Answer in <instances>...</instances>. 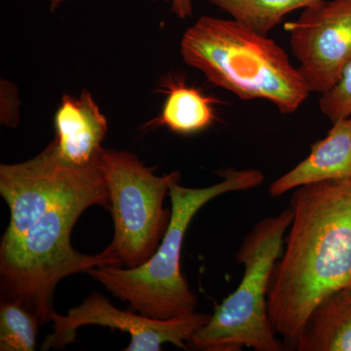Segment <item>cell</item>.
I'll use <instances>...</instances> for the list:
<instances>
[{
	"instance_id": "cell-1",
	"label": "cell",
	"mask_w": 351,
	"mask_h": 351,
	"mask_svg": "<svg viewBox=\"0 0 351 351\" xmlns=\"http://www.w3.org/2000/svg\"><path fill=\"white\" fill-rule=\"evenodd\" d=\"M285 250L270 277V322L295 350L315 307L351 287V178L295 189Z\"/></svg>"
},
{
	"instance_id": "cell-2",
	"label": "cell",
	"mask_w": 351,
	"mask_h": 351,
	"mask_svg": "<svg viewBox=\"0 0 351 351\" xmlns=\"http://www.w3.org/2000/svg\"><path fill=\"white\" fill-rule=\"evenodd\" d=\"M180 52L215 86L269 101L283 114L298 112L311 94L282 46L232 18L202 16L182 34Z\"/></svg>"
},
{
	"instance_id": "cell-3",
	"label": "cell",
	"mask_w": 351,
	"mask_h": 351,
	"mask_svg": "<svg viewBox=\"0 0 351 351\" xmlns=\"http://www.w3.org/2000/svg\"><path fill=\"white\" fill-rule=\"evenodd\" d=\"M98 205L110 211L107 184L66 198L46 209L9 250L0 253V276L5 298L19 302L39 324L55 313L53 294L64 277L104 265L120 267L112 246L98 255H84L71 244L76 221L88 208Z\"/></svg>"
},
{
	"instance_id": "cell-4",
	"label": "cell",
	"mask_w": 351,
	"mask_h": 351,
	"mask_svg": "<svg viewBox=\"0 0 351 351\" xmlns=\"http://www.w3.org/2000/svg\"><path fill=\"white\" fill-rule=\"evenodd\" d=\"M221 176L223 181L208 188H186L179 182L171 186L169 226L147 263L127 269L104 265L87 274L115 297L129 302L134 311L149 317L168 319L195 313L197 298L180 267L182 243L191 219L214 198L230 191H248L265 181L263 173L254 169H226Z\"/></svg>"
},
{
	"instance_id": "cell-5",
	"label": "cell",
	"mask_w": 351,
	"mask_h": 351,
	"mask_svg": "<svg viewBox=\"0 0 351 351\" xmlns=\"http://www.w3.org/2000/svg\"><path fill=\"white\" fill-rule=\"evenodd\" d=\"M287 208L267 217L245 237L237 262L244 276L234 292L215 309L207 324L189 341V348L204 351H239L243 346L257 351L287 350L270 322L267 295L270 277L282 250L284 234L292 223Z\"/></svg>"
},
{
	"instance_id": "cell-6",
	"label": "cell",
	"mask_w": 351,
	"mask_h": 351,
	"mask_svg": "<svg viewBox=\"0 0 351 351\" xmlns=\"http://www.w3.org/2000/svg\"><path fill=\"white\" fill-rule=\"evenodd\" d=\"M100 167L114 223L110 246L122 265L135 269L152 257L167 230L171 213L163 201L181 175L156 176L135 154L115 149H104Z\"/></svg>"
},
{
	"instance_id": "cell-7",
	"label": "cell",
	"mask_w": 351,
	"mask_h": 351,
	"mask_svg": "<svg viewBox=\"0 0 351 351\" xmlns=\"http://www.w3.org/2000/svg\"><path fill=\"white\" fill-rule=\"evenodd\" d=\"M106 184L100 160L75 165L58 154L54 141L34 158L1 164L0 195L10 210L0 253L9 250L46 209L71 196Z\"/></svg>"
},
{
	"instance_id": "cell-8",
	"label": "cell",
	"mask_w": 351,
	"mask_h": 351,
	"mask_svg": "<svg viewBox=\"0 0 351 351\" xmlns=\"http://www.w3.org/2000/svg\"><path fill=\"white\" fill-rule=\"evenodd\" d=\"M211 315L189 313L168 319H158L142 313L121 311L98 293H93L80 306L69 309L66 315L51 316L54 331L43 343V350L62 348L73 343L78 328L100 325L130 334L125 351H159L165 343L189 350V339L207 324Z\"/></svg>"
},
{
	"instance_id": "cell-9",
	"label": "cell",
	"mask_w": 351,
	"mask_h": 351,
	"mask_svg": "<svg viewBox=\"0 0 351 351\" xmlns=\"http://www.w3.org/2000/svg\"><path fill=\"white\" fill-rule=\"evenodd\" d=\"M284 27L311 93L331 89L351 62V0H318Z\"/></svg>"
},
{
	"instance_id": "cell-10",
	"label": "cell",
	"mask_w": 351,
	"mask_h": 351,
	"mask_svg": "<svg viewBox=\"0 0 351 351\" xmlns=\"http://www.w3.org/2000/svg\"><path fill=\"white\" fill-rule=\"evenodd\" d=\"M55 129L53 141L64 161L82 166L100 160L108 121L88 90L78 97L64 95L55 115Z\"/></svg>"
},
{
	"instance_id": "cell-11",
	"label": "cell",
	"mask_w": 351,
	"mask_h": 351,
	"mask_svg": "<svg viewBox=\"0 0 351 351\" xmlns=\"http://www.w3.org/2000/svg\"><path fill=\"white\" fill-rule=\"evenodd\" d=\"M332 124L326 137L313 145L306 158L272 182L271 197L313 182L351 178V117Z\"/></svg>"
},
{
	"instance_id": "cell-12",
	"label": "cell",
	"mask_w": 351,
	"mask_h": 351,
	"mask_svg": "<svg viewBox=\"0 0 351 351\" xmlns=\"http://www.w3.org/2000/svg\"><path fill=\"white\" fill-rule=\"evenodd\" d=\"M161 90L167 95L162 112L147 127L165 126L174 133L191 135L209 128L216 120L219 101L203 94L195 87L188 86L184 80L167 76Z\"/></svg>"
},
{
	"instance_id": "cell-13",
	"label": "cell",
	"mask_w": 351,
	"mask_h": 351,
	"mask_svg": "<svg viewBox=\"0 0 351 351\" xmlns=\"http://www.w3.org/2000/svg\"><path fill=\"white\" fill-rule=\"evenodd\" d=\"M295 350L351 351V287L334 293L315 307Z\"/></svg>"
},
{
	"instance_id": "cell-14",
	"label": "cell",
	"mask_w": 351,
	"mask_h": 351,
	"mask_svg": "<svg viewBox=\"0 0 351 351\" xmlns=\"http://www.w3.org/2000/svg\"><path fill=\"white\" fill-rule=\"evenodd\" d=\"M254 31L269 34L284 18L318 0H206Z\"/></svg>"
},
{
	"instance_id": "cell-15",
	"label": "cell",
	"mask_w": 351,
	"mask_h": 351,
	"mask_svg": "<svg viewBox=\"0 0 351 351\" xmlns=\"http://www.w3.org/2000/svg\"><path fill=\"white\" fill-rule=\"evenodd\" d=\"M38 318L19 302L2 300L0 306V350L34 351L36 348Z\"/></svg>"
},
{
	"instance_id": "cell-16",
	"label": "cell",
	"mask_w": 351,
	"mask_h": 351,
	"mask_svg": "<svg viewBox=\"0 0 351 351\" xmlns=\"http://www.w3.org/2000/svg\"><path fill=\"white\" fill-rule=\"evenodd\" d=\"M320 95V112L332 123L351 117V62L346 64L338 82Z\"/></svg>"
},
{
	"instance_id": "cell-17",
	"label": "cell",
	"mask_w": 351,
	"mask_h": 351,
	"mask_svg": "<svg viewBox=\"0 0 351 351\" xmlns=\"http://www.w3.org/2000/svg\"><path fill=\"white\" fill-rule=\"evenodd\" d=\"M20 101L17 89L12 83L1 82V123L7 127H16L19 122Z\"/></svg>"
},
{
	"instance_id": "cell-18",
	"label": "cell",
	"mask_w": 351,
	"mask_h": 351,
	"mask_svg": "<svg viewBox=\"0 0 351 351\" xmlns=\"http://www.w3.org/2000/svg\"><path fill=\"white\" fill-rule=\"evenodd\" d=\"M172 11L179 19L186 20L193 13V0H171Z\"/></svg>"
},
{
	"instance_id": "cell-19",
	"label": "cell",
	"mask_w": 351,
	"mask_h": 351,
	"mask_svg": "<svg viewBox=\"0 0 351 351\" xmlns=\"http://www.w3.org/2000/svg\"><path fill=\"white\" fill-rule=\"evenodd\" d=\"M66 0H51V9L55 10L60 4L63 3ZM152 1L170 2L171 0H152Z\"/></svg>"
}]
</instances>
